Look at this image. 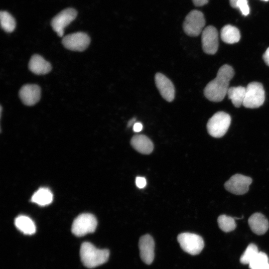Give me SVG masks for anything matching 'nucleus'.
Segmentation results:
<instances>
[{
    "label": "nucleus",
    "mask_w": 269,
    "mask_h": 269,
    "mask_svg": "<svg viewBox=\"0 0 269 269\" xmlns=\"http://www.w3.org/2000/svg\"><path fill=\"white\" fill-rule=\"evenodd\" d=\"M257 246L253 243L248 245L245 251L241 256L240 261L242 264H249L250 262L259 253Z\"/></svg>",
    "instance_id": "393cba45"
},
{
    "label": "nucleus",
    "mask_w": 269,
    "mask_h": 269,
    "mask_svg": "<svg viewBox=\"0 0 269 269\" xmlns=\"http://www.w3.org/2000/svg\"><path fill=\"white\" fill-rule=\"evenodd\" d=\"M205 25L203 13L198 10L193 9L186 16L183 23V29L187 35L194 37L202 33Z\"/></svg>",
    "instance_id": "39448f33"
},
{
    "label": "nucleus",
    "mask_w": 269,
    "mask_h": 269,
    "mask_svg": "<svg viewBox=\"0 0 269 269\" xmlns=\"http://www.w3.org/2000/svg\"><path fill=\"white\" fill-rule=\"evenodd\" d=\"M248 224L251 230L258 235L266 233L269 228L268 219L261 213L252 215L248 219Z\"/></svg>",
    "instance_id": "2eb2a0df"
},
{
    "label": "nucleus",
    "mask_w": 269,
    "mask_h": 269,
    "mask_svg": "<svg viewBox=\"0 0 269 269\" xmlns=\"http://www.w3.org/2000/svg\"><path fill=\"white\" fill-rule=\"evenodd\" d=\"M234 75L233 68L227 64L222 66L216 78L209 82L204 90L205 97L209 101L220 102L222 101L229 89L230 81Z\"/></svg>",
    "instance_id": "f257e3e1"
},
{
    "label": "nucleus",
    "mask_w": 269,
    "mask_h": 269,
    "mask_svg": "<svg viewBox=\"0 0 269 269\" xmlns=\"http://www.w3.org/2000/svg\"><path fill=\"white\" fill-rule=\"evenodd\" d=\"M262 0L267 1H268L269 0Z\"/></svg>",
    "instance_id": "473e14b6"
},
{
    "label": "nucleus",
    "mask_w": 269,
    "mask_h": 269,
    "mask_svg": "<svg viewBox=\"0 0 269 269\" xmlns=\"http://www.w3.org/2000/svg\"><path fill=\"white\" fill-rule=\"evenodd\" d=\"M135 184L138 188H143L146 185V180L143 177L137 176L135 179Z\"/></svg>",
    "instance_id": "bb28decb"
},
{
    "label": "nucleus",
    "mask_w": 269,
    "mask_h": 269,
    "mask_svg": "<svg viewBox=\"0 0 269 269\" xmlns=\"http://www.w3.org/2000/svg\"><path fill=\"white\" fill-rule=\"evenodd\" d=\"M236 8H238L243 15L247 16L249 14L250 8L248 0H239L236 3Z\"/></svg>",
    "instance_id": "a878e982"
},
{
    "label": "nucleus",
    "mask_w": 269,
    "mask_h": 269,
    "mask_svg": "<svg viewBox=\"0 0 269 269\" xmlns=\"http://www.w3.org/2000/svg\"><path fill=\"white\" fill-rule=\"evenodd\" d=\"M138 247L142 261L147 265L152 263L154 258V242L152 237L148 234L141 237Z\"/></svg>",
    "instance_id": "ddd939ff"
},
{
    "label": "nucleus",
    "mask_w": 269,
    "mask_h": 269,
    "mask_svg": "<svg viewBox=\"0 0 269 269\" xmlns=\"http://www.w3.org/2000/svg\"><path fill=\"white\" fill-rule=\"evenodd\" d=\"M217 222L219 227L225 232L232 231L236 227L235 219L226 215L219 216Z\"/></svg>",
    "instance_id": "b1692460"
},
{
    "label": "nucleus",
    "mask_w": 269,
    "mask_h": 269,
    "mask_svg": "<svg viewBox=\"0 0 269 269\" xmlns=\"http://www.w3.org/2000/svg\"><path fill=\"white\" fill-rule=\"evenodd\" d=\"M62 42L64 46L68 49L83 51L88 47L90 43V38L86 33L77 32L64 36Z\"/></svg>",
    "instance_id": "6e6552de"
},
{
    "label": "nucleus",
    "mask_w": 269,
    "mask_h": 269,
    "mask_svg": "<svg viewBox=\"0 0 269 269\" xmlns=\"http://www.w3.org/2000/svg\"><path fill=\"white\" fill-rule=\"evenodd\" d=\"M265 100V92L263 85L258 82H252L246 88L243 105L247 108H257L264 104Z\"/></svg>",
    "instance_id": "20e7f679"
},
{
    "label": "nucleus",
    "mask_w": 269,
    "mask_h": 269,
    "mask_svg": "<svg viewBox=\"0 0 269 269\" xmlns=\"http://www.w3.org/2000/svg\"><path fill=\"white\" fill-rule=\"evenodd\" d=\"M28 68L33 73L43 75L49 73L51 70V65L42 56L38 54L33 55L30 58Z\"/></svg>",
    "instance_id": "dca6fc26"
},
{
    "label": "nucleus",
    "mask_w": 269,
    "mask_h": 269,
    "mask_svg": "<svg viewBox=\"0 0 269 269\" xmlns=\"http://www.w3.org/2000/svg\"><path fill=\"white\" fill-rule=\"evenodd\" d=\"M135 120L136 119L135 118H133L131 120H130L128 124H127V127H130L131 126H132L133 125H134L135 123Z\"/></svg>",
    "instance_id": "7c9ffc66"
},
{
    "label": "nucleus",
    "mask_w": 269,
    "mask_h": 269,
    "mask_svg": "<svg viewBox=\"0 0 269 269\" xmlns=\"http://www.w3.org/2000/svg\"><path fill=\"white\" fill-rule=\"evenodd\" d=\"M1 27L7 32H12L15 27V21L14 18L7 11H1L0 12Z\"/></svg>",
    "instance_id": "5701e85b"
},
{
    "label": "nucleus",
    "mask_w": 269,
    "mask_h": 269,
    "mask_svg": "<svg viewBox=\"0 0 269 269\" xmlns=\"http://www.w3.org/2000/svg\"><path fill=\"white\" fill-rule=\"evenodd\" d=\"M155 83L160 95L166 101L172 102L175 97V88L172 82L164 75L157 73L155 75Z\"/></svg>",
    "instance_id": "f8f14e48"
},
{
    "label": "nucleus",
    "mask_w": 269,
    "mask_h": 269,
    "mask_svg": "<svg viewBox=\"0 0 269 269\" xmlns=\"http://www.w3.org/2000/svg\"><path fill=\"white\" fill-rule=\"evenodd\" d=\"M142 128V125L140 123L137 122L133 125V131L134 132H139L141 131Z\"/></svg>",
    "instance_id": "c85d7f7f"
},
{
    "label": "nucleus",
    "mask_w": 269,
    "mask_h": 269,
    "mask_svg": "<svg viewBox=\"0 0 269 269\" xmlns=\"http://www.w3.org/2000/svg\"><path fill=\"white\" fill-rule=\"evenodd\" d=\"M252 182L251 177L240 174H236L230 177L224 184L225 189L236 195H243L249 190Z\"/></svg>",
    "instance_id": "1a4fd4ad"
},
{
    "label": "nucleus",
    "mask_w": 269,
    "mask_h": 269,
    "mask_svg": "<svg viewBox=\"0 0 269 269\" xmlns=\"http://www.w3.org/2000/svg\"><path fill=\"white\" fill-rule=\"evenodd\" d=\"M193 4L197 6H203L207 4L209 0H192Z\"/></svg>",
    "instance_id": "cd10ccee"
},
{
    "label": "nucleus",
    "mask_w": 269,
    "mask_h": 269,
    "mask_svg": "<svg viewBox=\"0 0 269 269\" xmlns=\"http://www.w3.org/2000/svg\"><path fill=\"white\" fill-rule=\"evenodd\" d=\"M230 116L224 112H218L213 115L207 124L208 133L213 137L223 136L227 132L231 124Z\"/></svg>",
    "instance_id": "7ed1b4c3"
},
{
    "label": "nucleus",
    "mask_w": 269,
    "mask_h": 269,
    "mask_svg": "<svg viewBox=\"0 0 269 269\" xmlns=\"http://www.w3.org/2000/svg\"><path fill=\"white\" fill-rule=\"evenodd\" d=\"M246 88L242 86L230 87L227 95L235 107H240L244 101Z\"/></svg>",
    "instance_id": "412c9836"
},
{
    "label": "nucleus",
    "mask_w": 269,
    "mask_h": 269,
    "mask_svg": "<svg viewBox=\"0 0 269 269\" xmlns=\"http://www.w3.org/2000/svg\"><path fill=\"white\" fill-rule=\"evenodd\" d=\"M53 194L51 191L46 188H40L32 195L31 201L40 205L45 206L51 203Z\"/></svg>",
    "instance_id": "aec40b11"
},
{
    "label": "nucleus",
    "mask_w": 269,
    "mask_h": 269,
    "mask_svg": "<svg viewBox=\"0 0 269 269\" xmlns=\"http://www.w3.org/2000/svg\"><path fill=\"white\" fill-rule=\"evenodd\" d=\"M201 41L202 49L205 53L215 54L219 46L217 29L212 25L206 27L202 32Z\"/></svg>",
    "instance_id": "9b49d317"
},
{
    "label": "nucleus",
    "mask_w": 269,
    "mask_h": 269,
    "mask_svg": "<svg viewBox=\"0 0 269 269\" xmlns=\"http://www.w3.org/2000/svg\"><path fill=\"white\" fill-rule=\"evenodd\" d=\"M97 226V220L93 215L83 213L74 220L71 227L72 233L77 237H82L94 232Z\"/></svg>",
    "instance_id": "423d86ee"
},
{
    "label": "nucleus",
    "mask_w": 269,
    "mask_h": 269,
    "mask_svg": "<svg viewBox=\"0 0 269 269\" xmlns=\"http://www.w3.org/2000/svg\"><path fill=\"white\" fill-rule=\"evenodd\" d=\"M249 265L250 269H269L268 257L265 253L259 252Z\"/></svg>",
    "instance_id": "4be33fe9"
},
{
    "label": "nucleus",
    "mask_w": 269,
    "mask_h": 269,
    "mask_svg": "<svg viewBox=\"0 0 269 269\" xmlns=\"http://www.w3.org/2000/svg\"><path fill=\"white\" fill-rule=\"evenodd\" d=\"M110 253L107 249H99L89 242L82 244L80 255L81 261L86 267L92 269L99 266L108 261Z\"/></svg>",
    "instance_id": "f03ea898"
},
{
    "label": "nucleus",
    "mask_w": 269,
    "mask_h": 269,
    "mask_svg": "<svg viewBox=\"0 0 269 269\" xmlns=\"http://www.w3.org/2000/svg\"><path fill=\"white\" fill-rule=\"evenodd\" d=\"M230 3L232 7H236V3L239 0H229Z\"/></svg>",
    "instance_id": "2f4dec72"
},
{
    "label": "nucleus",
    "mask_w": 269,
    "mask_h": 269,
    "mask_svg": "<svg viewBox=\"0 0 269 269\" xmlns=\"http://www.w3.org/2000/svg\"><path fill=\"white\" fill-rule=\"evenodd\" d=\"M263 57L266 64L269 66V47L267 49Z\"/></svg>",
    "instance_id": "c756f323"
},
{
    "label": "nucleus",
    "mask_w": 269,
    "mask_h": 269,
    "mask_svg": "<svg viewBox=\"0 0 269 269\" xmlns=\"http://www.w3.org/2000/svg\"><path fill=\"white\" fill-rule=\"evenodd\" d=\"M77 14V11L73 8L62 10L52 19L51 24L53 29L59 37L63 36L64 29L74 20Z\"/></svg>",
    "instance_id": "9d476101"
},
{
    "label": "nucleus",
    "mask_w": 269,
    "mask_h": 269,
    "mask_svg": "<svg viewBox=\"0 0 269 269\" xmlns=\"http://www.w3.org/2000/svg\"><path fill=\"white\" fill-rule=\"evenodd\" d=\"M40 87L35 84L23 85L19 90V96L22 103L26 106H33L40 99Z\"/></svg>",
    "instance_id": "4468645a"
},
{
    "label": "nucleus",
    "mask_w": 269,
    "mask_h": 269,
    "mask_svg": "<svg viewBox=\"0 0 269 269\" xmlns=\"http://www.w3.org/2000/svg\"><path fill=\"white\" fill-rule=\"evenodd\" d=\"M177 241L181 249L192 255L199 254L204 246L202 238L193 233H182L178 235Z\"/></svg>",
    "instance_id": "0eeeda50"
},
{
    "label": "nucleus",
    "mask_w": 269,
    "mask_h": 269,
    "mask_svg": "<svg viewBox=\"0 0 269 269\" xmlns=\"http://www.w3.org/2000/svg\"><path fill=\"white\" fill-rule=\"evenodd\" d=\"M131 143L136 151L142 154H149L153 149V144L151 140L143 134L134 135L131 139Z\"/></svg>",
    "instance_id": "f3484780"
},
{
    "label": "nucleus",
    "mask_w": 269,
    "mask_h": 269,
    "mask_svg": "<svg viewBox=\"0 0 269 269\" xmlns=\"http://www.w3.org/2000/svg\"><path fill=\"white\" fill-rule=\"evenodd\" d=\"M221 38L225 43L234 44L238 42L241 37L239 30L231 25H225L221 30Z\"/></svg>",
    "instance_id": "6ab92c4d"
},
{
    "label": "nucleus",
    "mask_w": 269,
    "mask_h": 269,
    "mask_svg": "<svg viewBox=\"0 0 269 269\" xmlns=\"http://www.w3.org/2000/svg\"><path fill=\"white\" fill-rule=\"evenodd\" d=\"M14 225L24 234L31 235L35 233L36 227L34 222L29 217L19 215L14 220Z\"/></svg>",
    "instance_id": "a211bd4d"
}]
</instances>
